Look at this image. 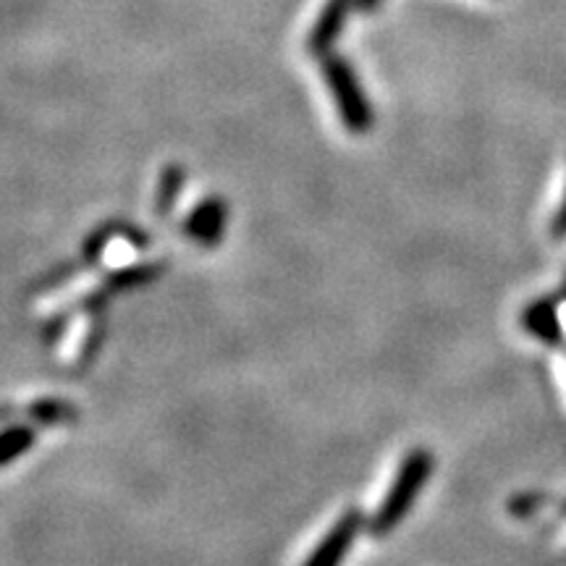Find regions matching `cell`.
I'll return each mask as SVG.
<instances>
[{
  "mask_svg": "<svg viewBox=\"0 0 566 566\" xmlns=\"http://www.w3.org/2000/svg\"><path fill=\"white\" fill-rule=\"evenodd\" d=\"M226 223H229V205L221 197H205L202 202H197L192 210L184 218L181 231L184 237L192 239L195 244L212 250L223 242Z\"/></svg>",
  "mask_w": 566,
  "mask_h": 566,
  "instance_id": "277c9868",
  "label": "cell"
},
{
  "mask_svg": "<svg viewBox=\"0 0 566 566\" xmlns=\"http://www.w3.org/2000/svg\"><path fill=\"white\" fill-rule=\"evenodd\" d=\"M380 6V0H357V9H363V11H373V9H378Z\"/></svg>",
  "mask_w": 566,
  "mask_h": 566,
  "instance_id": "4fadbf2b",
  "label": "cell"
},
{
  "mask_svg": "<svg viewBox=\"0 0 566 566\" xmlns=\"http://www.w3.org/2000/svg\"><path fill=\"white\" fill-rule=\"evenodd\" d=\"M160 273V265H134V268H122V271H116L105 283V292L108 294H116V292H124V289H137L142 283L158 279Z\"/></svg>",
  "mask_w": 566,
  "mask_h": 566,
  "instance_id": "30bf717a",
  "label": "cell"
},
{
  "mask_svg": "<svg viewBox=\"0 0 566 566\" xmlns=\"http://www.w3.org/2000/svg\"><path fill=\"white\" fill-rule=\"evenodd\" d=\"M436 470V457L428 449H412L401 459L399 470L388 485V491L380 501V506L375 509L373 520L367 522L373 537H386L391 535L401 522L407 520V514L412 512L415 501L420 499V493L428 485L430 475Z\"/></svg>",
  "mask_w": 566,
  "mask_h": 566,
  "instance_id": "6da1fadb",
  "label": "cell"
},
{
  "mask_svg": "<svg viewBox=\"0 0 566 566\" xmlns=\"http://www.w3.org/2000/svg\"><path fill=\"white\" fill-rule=\"evenodd\" d=\"M321 71H323L325 87H328L331 97H334L338 118H342L346 132L357 134V137L359 134L370 132L375 124V113L352 63L346 61L344 55L328 53L323 55Z\"/></svg>",
  "mask_w": 566,
  "mask_h": 566,
  "instance_id": "7a4b0ae2",
  "label": "cell"
},
{
  "mask_svg": "<svg viewBox=\"0 0 566 566\" xmlns=\"http://www.w3.org/2000/svg\"><path fill=\"white\" fill-rule=\"evenodd\" d=\"M354 6H357V0H325L323 11L317 13L313 30L307 34L310 53L321 55V59L331 53V48L336 45V40L342 38L346 19H349Z\"/></svg>",
  "mask_w": 566,
  "mask_h": 566,
  "instance_id": "8992f818",
  "label": "cell"
},
{
  "mask_svg": "<svg viewBox=\"0 0 566 566\" xmlns=\"http://www.w3.org/2000/svg\"><path fill=\"white\" fill-rule=\"evenodd\" d=\"M30 420L40 424H76L80 420V409L63 399H38L27 407Z\"/></svg>",
  "mask_w": 566,
  "mask_h": 566,
  "instance_id": "ba28073f",
  "label": "cell"
},
{
  "mask_svg": "<svg viewBox=\"0 0 566 566\" xmlns=\"http://www.w3.org/2000/svg\"><path fill=\"white\" fill-rule=\"evenodd\" d=\"M558 294L551 296H541V300L530 302L520 315V325L527 331L535 342H541L543 346H556L564 344V325H562V315H558Z\"/></svg>",
  "mask_w": 566,
  "mask_h": 566,
  "instance_id": "5b68a950",
  "label": "cell"
},
{
  "mask_svg": "<svg viewBox=\"0 0 566 566\" xmlns=\"http://www.w3.org/2000/svg\"><path fill=\"white\" fill-rule=\"evenodd\" d=\"M558 300H562V302H566V275H564V281H562V286H558Z\"/></svg>",
  "mask_w": 566,
  "mask_h": 566,
  "instance_id": "5bb4252c",
  "label": "cell"
},
{
  "mask_svg": "<svg viewBox=\"0 0 566 566\" xmlns=\"http://www.w3.org/2000/svg\"><path fill=\"white\" fill-rule=\"evenodd\" d=\"M184 181H187V171L179 166V163H171V166L163 168L158 192H155V210H158L160 218L171 216L176 200H179Z\"/></svg>",
  "mask_w": 566,
  "mask_h": 566,
  "instance_id": "9c48e42d",
  "label": "cell"
},
{
  "mask_svg": "<svg viewBox=\"0 0 566 566\" xmlns=\"http://www.w3.org/2000/svg\"><path fill=\"white\" fill-rule=\"evenodd\" d=\"M546 504H548V493L525 491V493H516L514 499L509 501V512L520 516V520H525V516H533L535 512H541Z\"/></svg>",
  "mask_w": 566,
  "mask_h": 566,
  "instance_id": "8fae6325",
  "label": "cell"
},
{
  "mask_svg": "<svg viewBox=\"0 0 566 566\" xmlns=\"http://www.w3.org/2000/svg\"><path fill=\"white\" fill-rule=\"evenodd\" d=\"M367 527L365 514L359 509H346L338 520L331 525L328 533L321 537V543L313 548V554L304 558L302 566H344L346 556L363 530Z\"/></svg>",
  "mask_w": 566,
  "mask_h": 566,
  "instance_id": "3957f363",
  "label": "cell"
},
{
  "mask_svg": "<svg viewBox=\"0 0 566 566\" xmlns=\"http://www.w3.org/2000/svg\"><path fill=\"white\" fill-rule=\"evenodd\" d=\"M34 441H38V433L30 424H9L0 430V467H9L19 457L30 454Z\"/></svg>",
  "mask_w": 566,
  "mask_h": 566,
  "instance_id": "52a82bcc",
  "label": "cell"
},
{
  "mask_svg": "<svg viewBox=\"0 0 566 566\" xmlns=\"http://www.w3.org/2000/svg\"><path fill=\"white\" fill-rule=\"evenodd\" d=\"M551 237H554L556 242H562V239H566V187H564L562 205H558L554 221H551Z\"/></svg>",
  "mask_w": 566,
  "mask_h": 566,
  "instance_id": "7c38bea8",
  "label": "cell"
},
{
  "mask_svg": "<svg viewBox=\"0 0 566 566\" xmlns=\"http://www.w3.org/2000/svg\"><path fill=\"white\" fill-rule=\"evenodd\" d=\"M558 516H562V520H566V501L562 504V509H558Z\"/></svg>",
  "mask_w": 566,
  "mask_h": 566,
  "instance_id": "9a60e30c",
  "label": "cell"
}]
</instances>
